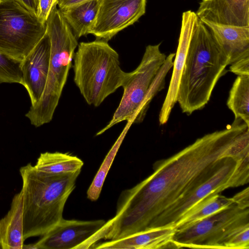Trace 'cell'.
<instances>
[{"instance_id": "ba28073f", "label": "cell", "mask_w": 249, "mask_h": 249, "mask_svg": "<svg viewBox=\"0 0 249 249\" xmlns=\"http://www.w3.org/2000/svg\"><path fill=\"white\" fill-rule=\"evenodd\" d=\"M249 224V209L234 203L186 227L175 229L172 242L177 248L225 249L233 233Z\"/></svg>"}, {"instance_id": "3957f363", "label": "cell", "mask_w": 249, "mask_h": 249, "mask_svg": "<svg viewBox=\"0 0 249 249\" xmlns=\"http://www.w3.org/2000/svg\"><path fill=\"white\" fill-rule=\"evenodd\" d=\"M80 172L46 174L37 171L31 163L20 168L25 240L43 235L63 218L65 204Z\"/></svg>"}, {"instance_id": "44dd1931", "label": "cell", "mask_w": 249, "mask_h": 249, "mask_svg": "<svg viewBox=\"0 0 249 249\" xmlns=\"http://www.w3.org/2000/svg\"><path fill=\"white\" fill-rule=\"evenodd\" d=\"M227 105L235 119L249 126V75H238L230 91Z\"/></svg>"}, {"instance_id": "9a60e30c", "label": "cell", "mask_w": 249, "mask_h": 249, "mask_svg": "<svg viewBox=\"0 0 249 249\" xmlns=\"http://www.w3.org/2000/svg\"><path fill=\"white\" fill-rule=\"evenodd\" d=\"M175 228H156L136 232L126 236L103 243H97L93 249H156L176 248L172 242Z\"/></svg>"}, {"instance_id": "ffe728a7", "label": "cell", "mask_w": 249, "mask_h": 249, "mask_svg": "<svg viewBox=\"0 0 249 249\" xmlns=\"http://www.w3.org/2000/svg\"><path fill=\"white\" fill-rule=\"evenodd\" d=\"M232 197L217 194L210 195L190 208L175 226V229L186 227L234 203Z\"/></svg>"}, {"instance_id": "277c9868", "label": "cell", "mask_w": 249, "mask_h": 249, "mask_svg": "<svg viewBox=\"0 0 249 249\" xmlns=\"http://www.w3.org/2000/svg\"><path fill=\"white\" fill-rule=\"evenodd\" d=\"M160 43L146 46L142 60L123 86L120 102L108 124L97 133L101 135L114 125L126 121L141 123L150 102L164 88L165 77L173 66L175 53H161Z\"/></svg>"}, {"instance_id": "52a82bcc", "label": "cell", "mask_w": 249, "mask_h": 249, "mask_svg": "<svg viewBox=\"0 0 249 249\" xmlns=\"http://www.w3.org/2000/svg\"><path fill=\"white\" fill-rule=\"evenodd\" d=\"M249 153L229 156L207 180L168 207L154 220L149 229L175 228L183 215L193 206L213 194L249 182Z\"/></svg>"}, {"instance_id": "8fae6325", "label": "cell", "mask_w": 249, "mask_h": 249, "mask_svg": "<svg viewBox=\"0 0 249 249\" xmlns=\"http://www.w3.org/2000/svg\"><path fill=\"white\" fill-rule=\"evenodd\" d=\"M146 3V0H99L97 16L88 34L108 42L144 15Z\"/></svg>"}, {"instance_id": "e0dca14e", "label": "cell", "mask_w": 249, "mask_h": 249, "mask_svg": "<svg viewBox=\"0 0 249 249\" xmlns=\"http://www.w3.org/2000/svg\"><path fill=\"white\" fill-rule=\"evenodd\" d=\"M22 194L20 191L12 198L7 213L0 220V249H23Z\"/></svg>"}, {"instance_id": "83f0119b", "label": "cell", "mask_w": 249, "mask_h": 249, "mask_svg": "<svg viewBox=\"0 0 249 249\" xmlns=\"http://www.w3.org/2000/svg\"><path fill=\"white\" fill-rule=\"evenodd\" d=\"M91 0H58L59 9H62L75 6Z\"/></svg>"}, {"instance_id": "6da1fadb", "label": "cell", "mask_w": 249, "mask_h": 249, "mask_svg": "<svg viewBox=\"0 0 249 249\" xmlns=\"http://www.w3.org/2000/svg\"><path fill=\"white\" fill-rule=\"evenodd\" d=\"M240 119L205 135L172 157L156 161L153 173L118 198L115 216L104 226V238L115 240L148 230L164 210L207 180L229 156L249 150Z\"/></svg>"}, {"instance_id": "7c38bea8", "label": "cell", "mask_w": 249, "mask_h": 249, "mask_svg": "<svg viewBox=\"0 0 249 249\" xmlns=\"http://www.w3.org/2000/svg\"><path fill=\"white\" fill-rule=\"evenodd\" d=\"M198 19L196 12L191 10L182 13L178 46L173 61V73L167 93L159 114V120L160 125L167 122L172 109L177 103L178 88L190 41Z\"/></svg>"}, {"instance_id": "4fadbf2b", "label": "cell", "mask_w": 249, "mask_h": 249, "mask_svg": "<svg viewBox=\"0 0 249 249\" xmlns=\"http://www.w3.org/2000/svg\"><path fill=\"white\" fill-rule=\"evenodd\" d=\"M51 54L49 36L46 33L21 62L23 87L35 105L41 98L46 86Z\"/></svg>"}, {"instance_id": "30bf717a", "label": "cell", "mask_w": 249, "mask_h": 249, "mask_svg": "<svg viewBox=\"0 0 249 249\" xmlns=\"http://www.w3.org/2000/svg\"><path fill=\"white\" fill-rule=\"evenodd\" d=\"M106 222L103 219L83 221L63 218L36 242L24 244L23 249H93L95 237Z\"/></svg>"}, {"instance_id": "d6986e66", "label": "cell", "mask_w": 249, "mask_h": 249, "mask_svg": "<svg viewBox=\"0 0 249 249\" xmlns=\"http://www.w3.org/2000/svg\"><path fill=\"white\" fill-rule=\"evenodd\" d=\"M83 165L80 159L68 153L46 152L40 154L34 166L41 173L58 175L80 171Z\"/></svg>"}, {"instance_id": "4316f807", "label": "cell", "mask_w": 249, "mask_h": 249, "mask_svg": "<svg viewBox=\"0 0 249 249\" xmlns=\"http://www.w3.org/2000/svg\"><path fill=\"white\" fill-rule=\"evenodd\" d=\"M20 6L36 16V0H13Z\"/></svg>"}, {"instance_id": "7a4b0ae2", "label": "cell", "mask_w": 249, "mask_h": 249, "mask_svg": "<svg viewBox=\"0 0 249 249\" xmlns=\"http://www.w3.org/2000/svg\"><path fill=\"white\" fill-rule=\"evenodd\" d=\"M229 59L199 19L190 41L177 94L183 113L190 115L208 103Z\"/></svg>"}, {"instance_id": "7402d4cb", "label": "cell", "mask_w": 249, "mask_h": 249, "mask_svg": "<svg viewBox=\"0 0 249 249\" xmlns=\"http://www.w3.org/2000/svg\"><path fill=\"white\" fill-rule=\"evenodd\" d=\"M2 83H18L24 86L21 63L0 53V84Z\"/></svg>"}, {"instance_id": "484cf974", "label": "cell", "mask_w": 249, "mask_h": 249, "mask_svg": "<svg viewBox=\"0 0 249 249\" xmlns=\"http://www.w3.org/2000/svg\"><path fill=\"white\" fill-rule=\"evenodd\" d=\"M234 202L239 207L245 209L249 207V188L247 187L232 197Z\"/></svg>"}, {"instance_id": "5b68a950", "label": "cell", "mask_w": 249, "mask_h": 249, "mask_svg": "<svg viewBox=\"0 0 249 249\" xmlns=\"http://www.w3.org/2000/svg\"><path fill=\"white\" fill-rule=\"evenodd\" d=\"M73 80L87 103L100 106L126 82L130 72L120 67L119 55L107 42H82L73 58Z\"/></svg>"}, {"instance_id": "d4e9b609", "label": "cell", "mask_w": 249, "mask_h": 249, "mask_svg": "<svg viewBox=\"0 0 249 249\" xmlns=\"http://www.w3.org/2000/svg\"><path fill=\"white\" fill-rule=\"evenodd\" d=\"M230 71L237 75H249V56L233 62L230 65Z\"/></svg>"}, {"instance_id": "5bb4252c", "label": "cell", "mask_w": 249, "mask_h": 249, "mask_svg": "<svg viewBox=\"0 0 249 249\" xmlns=\"http://www.w3.org/2000/svg\"><path fill=\"white\" fill-rule=\"evenodd\" d=\"M196 13L200 20L249 26V0H202Z\"/></svg>"}, {"instance_id": "2e32d148", "label": "cell", "mask_w": 249, "mask_h": 249, "mask_svg": "<svg viewBox=\"0 0 249 249\" xmlns=\"http://www.w3.org/2000/svg\"><path fill=\"white\" fill-rule=\"evenodd\" d=\"M229 59L230 65L249 56V26H236L201 20Z\"/></svg>"}, {"instance_id": "f1b7e54d", "label": "cell", "mask_w": 249, "mask_h": 249, "mask_svg": "<svg viewBox=\"0 0 249 249\" xmlns=\"http://www.w3.org/2000/svg\"><path fill=\"white\" fill-rule=\"evenodd\" d=\"M1 0H0V1H1Z\"/></svg>"}, {"instance_id": "cb8c5ba5", "label": "cell", "mask_w": 249, "mask_h": 249, "mask_svg": "<svg viewBox=\"0 0 249 249\" xmlns=\"http://www.w3.org/2000/svg\"><path fill=\"white\" fill-rule=\"evenodd\" d=\"M58 0H36V17L41 23L46 24Z\"/></svg>"}, {"instance_id": "ac0fdd59", "label": "cell", "mask_w": 249, "mask_h": 249, "mask_svg": "<svg viewBox=\"0 0 249 249\" xmlns=\"http://www.w3.org/2000/svg\"><path fill=\"white\" fill-rule=\"evenodd\" d=\"M99 5V0H91L59 9L77 39L88 34V30L97 16Z\"/></svg>"}, {"instance_id": "9c48e42d", "label": "cell", "mask_w": 249, "mask_h": 249, "mask_svg": "<svg viewBox=\"0 0 249 249\" xmlns=\"http://www.w3.org/2000/svg\"><path fill=\"white\" fill-rule=\"evenodd\" d=\"M46 32V24L13 0L0 1V53L21 63Z\"/></svg>"}, {"instance_id": "603a6c76", "label": "cell", "mask_w": 249, "mask_h": 249, "mask_svg": "<svg viewBox=\"0 0 249 249\" xmlns=\"http://www.w3.org/2000/svg\"><path fill=\"white\" fill-rule=\"evenodd\" d=\"M225 249H249V224L236 230L225 243Z\"/></svg>"}, {"instance_id": "8992f818", "label": "cell", "mask_w": 249, "mask_h": 249, "mask_svg": "<svg viewBox=\"0 0 249 249\" xmlns=\"http://www.w3.org/2000/svg\"><path fill=\"white\" fill-rule=\"evenodd\" d=\"M51 44L49 71L43 93L25 116L37 127L50 123L58 104L72 66L77 39L55 6L46 22Z\"/></svg>"}]
</instances>
